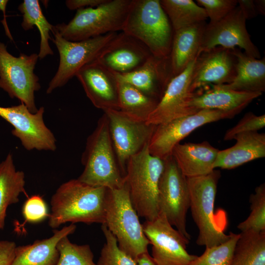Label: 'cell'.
<instances>
[{"label":"cell","mask_w":265,"mask_h":265,"mask_svg":"<svg viewBox=\"0 0 265 265\" xmlns=\"http://www.w3.org/2000/svg\"><path fill=\"white\" fill-rule=\"evenodd\" d=\"M107 190L78 179L62 184L51 199L49 226L56 229L67 222L104 224Z\"/></svg>","instance_id":"cell-1"},{"label":"cell","mask_w":265,"mask_h":265,"mask_svg":"<svg viewBox=\"0 0 265 265\" xmlns=\"http://www.w3.org/2000/svg\"><path fill=\"white\" fill-rule=\"evenodd\" d=\"M218 170H213L204 176L186 178L190 198L189 209L199 233L196 243L200 246L212 247L228 240L230 234L224 232L227 224L223 211L216 213L214 202L218 181Z\"/></svg>","instance_id":"cell-2"},{"label":"cell","mask_w":265,"mask_h":265,"mask_svg":"<svg viewBox=\"0 0 265 265\" xmlns=\"http://www.w3.org/2000/svg\"><path fill=\"white\" fill-rule=\"evenodd\" d=\"M81 162L84 169L78 178L81 182L110 189L124 186L125 177L117 162L108 120L105 113L88 137Z\"/></svg>","instance_id":"cell-3"},{"label":"cell","mask_w":265,"mask_h":265,"mask_svg":"<svg viewBox=\"0 0 265 265\" xmlns=\"http://www.w3.org/2000/svg\"><path fill=\"white\" fill-rule=\"evenodd\" d=\"M158 58H169L174 30L159 0H133L122 31Z\"/></svg>","instance_id":"cell-4"},{"label":"cell","mask_w":265,"mask_h":265,"mask_svg":"<svg viewBox=\"0 0 265 265\" xmlns=\"http://www.w3.org/2000/svg\"><path fill=\"white\" fill-rule=\"evenodd\" d=\"M138 216L126 183L120 188H108L104 224L115 237L119 248L136 260L148 252L150 244Z\"/></svg>","instance_id":"cell-5"},{"label":"cell","mask_w":265,"mask_h":265,"mask_svg":"<svg viewBox=\"0 0 265 265\" xmlns=\"http://www.w3.org/2000/svg\"><path fill=\"white\" fill-rule=\"evenodd\" d=\"M164 160L152 155L148 144L129 159L125 183L132 205L139 216L152 220L159 214L158 199L159 180Z\"/></svg>","instance_id":"cell-6"},{"label":"cell","mask_w":265,"mask_h":265,"mask_svg":"<svg viewBox=\"0 0 265 265\" xmlns=\"http://www.w3.org/2000/svg\"><path fill=\"white\" fill-rule=\"evenodd\" d=\"M133 0H107L95 7L77 10L68 24L54 26L65 39L80 41L123 30Z\"/></svg>","instance_id":"cell-7"},{"label":"cell","mask_w":265,"mask_h":265,"mask_svg":"<svg viewBox=\"0 0 265 265\" xmlns=\"http://www.w3.org/2000/svg\"><path fill=\"white\" fill-rule=\"evenodd\" d=\"M38 58L36 53L13 56L0 42V88L10 97L19 99L32 113L38 110L34 94L41 87L34 72Z\"/></svg>","instance_id":"cell-8"},{"label":"cell","mask_w":265,"mask_h":265,"mask_svg":"<svg viewBox=\"0 0 265 265\" xmlns=\"http://www.w3.org/2000/svg\"><path fill=\"white\" fill-rule=\"evenodd\" d=\"M52 39L59 53V63L56 73L49 82L46 93L65 85L84 65L97 59L104 49L116 37L109 33L80 41L64 39L53 26Z\"/></svg>","instance_id":"cell-9"},{"label":"cell","mask_w":265,"mask_h":265,"mask_svg":"<svg viewBox=\"0 0 265 265\" xmlns=\"http://www.w3.org/2000/svg\"><path fill=\"white\" fill-rule=\"evenodd\" d=\"M164 162L158 188L159 213H163L170 224L189 240L190 236L186 226V213L190 206L187 179L172 156Z\"/></svg>","instance_id":"cell-10"},{"label":"cell","mask_w":265,"mask_h":265,"mask_svg":"<svg viewBox=\"0 0 265 265\" xmlns=\"http://www.w3.org/2000/svg\"><path fill=\"white\" fill-rule=\"evenodd\" d=\"M144 233L152 245V258L157 265H188L197 256L186 250L189 240L159 213L154 219L142 224Z\"/></svg>","instance_id":"cell-11"},{"label":"cell","mask_w":265,"mask_h":265,"mask_svg":"<svg viewBox=\"0 0 265 265\" xmlns=\"http://www.w3.org/2000/svg\"><path fill=\"white\" fill-rule=\"evenodd\" d=\"M234 115L218 110L203 109L185 117L156 126L148 143L150 153L161 160L171 156L174 147L202 126Z\"/></svg>","instance_id":"cell-12"},{"label":"cell","mask_w":265,"mask_h":265,"mask_svg":"<svg viewBox=\"0 0 265 265\" xmlns=\"http://www.w3.org/2000/svg\"><path fill=\"white\" fill-rule=\"evenodd\" d=\"M104 112L108 120L117 162L125 177L129 159L149 143L156 126L135 120L119 110Z\"/></svg>","instance_id":"cell-13"},{"label":"cell","mask_w":265,"mask_h":265,"mask_svg":"<svg viewBox=\"0 0 265 265\" xmlns=\"http://www.w3.org/2000/svg\"><path fill=\"white\" fill-rule=\"evenodd\" d=\"M44 107L32 113L23 103L10 107L0 106V117L13 127L12 134L28 151H53L56 149V139L44 123Z\"/></svg>","instance_id":"cell-14"},{"label":"cell","mask_w":265,"mask_h":265,"mask_svg":"<svg viewBox=\"0 0 265 265\" xmlns=\"http://www.w3.org/2000/svg\"><path fill=\"white\" fill-rule=\"evenodd\" d=\"M246 19L237 6L219 21L207 24L200 53L217 47L242 49L248 55L259 59L261 55L251 40L246 27Z\"/></svg>","instance_id":"cell-15"},{"label":"cell","mask_w":265,"mask_h":265,"mask_svg":"<svg viewBox=\"0 0 265 265\" xmlns=\"http://www.w3.org/2000/svg\"><path fill=\"white\" fill-rule=\"evenodd\" d=\"M196 57L183 72L171 79L156 107L149 116L147 123L157 126L200 110L190 105L195 93L190 91V84Z\"/></svg>","instance_id":"cell-16"},{"label":"cell","mask_w":265,"mask_h":265,"mask_svg":"<svg viewBox=\"0 0 265 265\" xmlns=\"http://www.w3.org/2000/svg\"><path fill=\"white\" fill-rule=\"evenodd\" d=\"M237 58L232 50L217 47L200 53L192 70L190 90L208 84L222 85L231 83L236 74Z\"/></svg>","instance_id":"cell-17"},{"label":"cell","mask_w":265,"mask_h":265,"mask_svg":"<svg viewBox=\"0 0 265 265\" xmlns=\"http://www.w3.org/2000/svg\"><path fill=\"white\" fill-rule=\"evenodd\" d=\"M75 76L96 107L104 111L119 110L118 81L114 73L95 60L82 67Z\"/></svg>","instance_id":"cell-18"},{"label":"cell","mask_w":265,"mask_h":265,"mask_svg":"<svg viewBox=\"0 0 265 265\" xmlns=\"http://www.w3.org/2000/svg\"><path fill=\"white\" fill-rule=\"evenodd\" d=\"M151 55L150 51L142 42L121 32L96 60L112 72L123 74L137 69Z\"/></svg>","instance_id":"cell-19"},{"label":"cell","mask_w":265,"mask_h":265,"mask_svg":"<svg viewBox=\"0 0 265 265\" xmlns=\"http://www.w3.org/2000/svg\"><path fill=\"white\" fill-rule=\"evenodd\" d=\"M118 81L128 83L159 102L172 78L169 58L151 55L137 69L127 74L115 73Z\"/></svg>","instance_id":"cell-20"},{"label":"cell","mask_w":265,"mask_h":265,"mask_svg":"<svg viewBox=\"0 0 265 265\" xmlns=\"http://www.w3.org/2000/svg\"><path fill=\"white\" fill-rule=\"evenodd\" d=\"M218 151L206 141L188 142L176 145L171 156L183 174L189 178L211 173Z\"/></svg>","instance_id":"cell-21"},{"label":"cell","mask_w":265,"mask_h":265,"mask_svg":"<svg viewBox=\"0 0 265 265\" xmlns=\"http://www.w3.org/2000/svg\"><path fill=\"white\" fill-rule=\"evenodd\" d=\"M262 95L260 92L236 91L212 84V88L203 93H195L190 105L198 110H218L235 116Z\"/></svg>","instance_id":"cell-22"},{"label":"cell","mask_w":265,"mask_h":265,"mask_svg":"<svg viewBox=\"0 0 265 265\" xmlns=\"http://www.w3.org/2000/svg\"><path fill=\"white\" fill-rule=\"evenodd\" d=\"M233 139L236 140L234 145L218 151L214 169H231L265 157V133H241L236 135Z\"/></svg>","instance_id":"cell-23"},{"label":"cell","mask_w":265,"mask_h":265,"mask_svg":"<svg viewBox=\"0 0 265 265\" xmlns=\"http://www.w3.org/2000/svg\"><path fill=\"white\" fill-rule=\"evenodd\" d=\"M76 229V226L71 223L60 230L55 229L50 238L16 246L11 265H56L59 257L58 241L74 233Z\"/></svg>","instance_id":"cell-24"},{"label":"cell","mask_w":265,"mask_h":265,"mask_svg":"<svg viewBox=\"0 0 265 265\" xmlns=\"http://www.w3.org/2000/svg\"><path fill=\"white\" fill-rule=\"evenodd\" d=\"M205 21L174 31L169 60L172 77L183 72L200 53Z\"/></svg>","instance_id":"cell-25"},{"label":"cell","mask_w":265,"mask_h":265,"mask_svg":"<svg viewBox=\"0 0 265 265\" xmlns=\"http://www.w3.org/2000/svg\"><path fill=\"white\" fill-rule=\"evenodd\" d=\"M237 58L236 74L233 81L220 85L222 87L239 91L260 92L265 91V58H255L236 48L231 49Z\"/></svg>","instance_id":"cell-26"},{"label":"cell","mask_w":265,"mask_h":265,"mask_svg":"<svg viewBox=\"0 0 265 265\" xmlns=\"http://www.w3.org/2000/svg\"><path fill=\"white\" fill-rule=\"evenodd\" d=\"M25 183V173L16 170L9 153L0 162V230L4 227L8 207L19 201L21 193H26Z\"/></svg>","instance_id":"cell-27"},{"label":"cell","mask_w":265,"mask_h":265,"mask_svg":"<svg viewBox=\"0 0 265 265\" xmlns=\"http://www.w3.org/2000/svg\"><path fill=\"white\" fill-rule=\"evenodd\" d=\"M118 93L119 110L138 121L146 122L159 103L134 87L120 81Z\"/></svg>","instance_id":"cell-28"},{"label":"cell","mask_w":265,"mask_h":265,"mask_svg":"<svg viewBox=\"0 0 265 265\" xmlns=\"http://www.w3.org/2000/svg\"><path fill=\"white\" fill-rule=\"evenodd\" d=\"M231 265H265V232L239 234Z\"/></svg>","instance_id":"cell-29"},{"label":"cell","mask_w":265,"mask_h":265,"mask_svg":"<svg viewBox=\"0 0 265 265\" xmlns=\"http://www.w3.org/2000/svg\"><path fill=\"white\" fill-rule=\"evenodd\" d=\"M18 9L23 15L21 26L23 29L30 30L35 26L39 31L41 40L38 53L39 58L43 59L48 55H53V53L50 46L49 40L51 39L50 33L53 26L43 15L39 1L24 0L19 5Z\"/></svg>","instance_id":"cell-30"},{"label":"cell","mask_w":265,"mask_h":265,"mask_svg":"<svg viewBox=\"0 0 265 265\" xmlns=\"http://www.w3.org/2000/svg\"><path fill=\"white\" fill-rule=\"evenodd\" d=\"M173 29H178L205 21V10L192 0H160Z\"/></svg>","instance_id":"cell-31"},{"label":"cell","mask_w":265,"mask_h":265,"mask_svg":"<svg viewBox=\"0 0 265 265\" xmlns=\"http://www.w3.org/2000/svg\"><path fill=\"white\" fill-rule=\"evenodd\" d=\"M57 248L59 257L56 265H97L90 246L72 243L68 236L58 241Z\"/></svg>","instance_id":"cell-32"},{"label":"cell","mask_w":265,"mask_h":265,"mask_svg":"<svg viewBox=\"0 0 265 265\" xmlns=\"http://www.w3.org/2000/svg\"><path fill=\"white\" fill-rule=\"evenodd\" d=\"M226 241L216 246L206 247L204 253L197 256L188 265H231L234 248L239 234L230 232Z\"/></svg>","instance_id":"cell-33"},{"label":"cell","mask_w":265,"mask_h":265,"mask_svg":"<svg viewBox=\"0 0 265 265\" xmlns=\"http://www.w3.org/2000/svg\"><path fill=\"white\" fill-rule=\"evenodd\" d=\"M250 213L237 226L241 232L253 230L265 232V184L257 186L249 198Z\"/></svg>","instance_id":"cell-34"},{"label":"cell","mask_w":265,"mask_h":265,"mask_svg":"<svg viewBox=\"0 0 265 265\" xmlns=\"http://www.w3.org/2000/svg\"><path fill=\"white\" fill-rule=\"evenodd\" d=\"M101 229L106 238L97 265H137V261L122 250L114 235L105 224Z\"/></svg>","instance_id":"cell-35"},{"label":"cell","mask_w":265,"mask_h":265,"mask_svg":"<svg viewBox=\"0 0 265 265\" xmlns=\"http://www.w3.org/2000/svg\"><path fill=\"white\" fill-rule=\"evenodd\" d=\"M205 10L210 24L215 23L227 16L238 6L237 0H196Z\"/></svg>","instance_id":"cell-36"},{"label":"cell","mask_w":265,"mask_h":265,"mask_svg":"<svg viewBox=\"0 0 265 265\" xmlns=\"http://www.w3.org/2000/svg\"><path fill=\"white\" fill-rule=\"evenodd\" d=\"M265 126V114L257 115L252 112H249L235 126L226 131L223 139L225 141L231 140L238 134L258 132Z\"/></svg>","instance_id":"cell-37"},{"label":"cell","mask_w":265,"mask_h":265,"mask_svg":"<svg viewBox=\"0 0 265 265\" xmlns=\"http://www.w3.org/2000/svg\"><path fill=\"white\" fill-rule=\"evenodd\" d=\"M22 214L26 222L35 223L42 221L49 216L48 207L43 198L38 195L28 198L23 205Z\"/></svg>","instance_id":"cell-38"},{"label":"cell","mask_w":265,"mask_h":265,"mask_svg":"<svg viewBox=\"0 0 265 265\" xmlns=\"http://www.w3.org/2000/svg\"><path fill=\"white\" fill-rule=\"evenodd\" d=\"M16 246L14 241H0V265H11Z\"/></svg>","instance_id":"cell-39"},{"label":"cell","mask_w":265,"mask_h":265,"mask_svg":"<svg viewBox=\"0 0 265 265\" xmlns=\"http://www.w3.org/2000/svg\"><path fill=\"white\" fill-rule=\"evenodd\" d=\"M107 0H67L65 1L66 6L70 10H78L89 7H95Z\"/></svg>","instance_id":"cell-40"},{"label":"cell","mask_w":265,"mask_h":265,"mask_svg":"<svg viewBox=\"0 0 265 265\" xmlns=\"http://www.w3.org/2000/svg\"><path fill=\"white\" fill-rule=\"evenodd\" d=\"M238 6L246 20L254 18L259 15L254 0H238Z\"/></svg>","instance_id":"cell-41"},{"label":"cell","mask_w":265,"mask_h":265,"mask_svg":"<svg viewBox=\"0 0 265 265\" xmlns=\"http://www.w3.org/2000/svg\"><path fill=\"white\" fill-rule=\"evenodd\" d=\"M8 1L7 0H0V10L3 13L4 18L2 21V24H3L6 34L10 39H12V37L8 27L6 20V7Z\"/></svg>","instance_id":"cell-42"},{"label":"cell","mask_w":265,"mask_h":265,"mask_svg":"<svg viewBox=\"0 0 265 265\" xmlns=\"http://www.w3.org/2000/svg\"><path fill=\"white\" fill-rule=\"evenodd\" d=\"M136 261L137 265H157L148 252L141 255Z\"/></svg>","instance_id":"cell-43"},{"label":"cell","mask_w":265,"mask_h":265,"mask_svg":"<svg viewBox=\"0 0 265 265\" xmlns=\"http://www.w3.org/2000/svg\"><path fill=\"white\" fill-rule=\"evenodd\" d=\"M259 14H265V0H254Z\"/></svg>","instance_id":"cell-44"}]
</instances>
